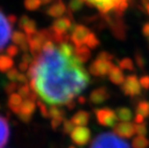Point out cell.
<instances>
[{
    "label": "cell",
    "mask_w": 149,
    "mask_h": 148,
    "mask_svg": "<svg viewBox=\"0 0 149 148\" xmlns=\"http://www.w3.org/2000/svg\"><path fill=\"white\" fill-rule=\"evenodd\" d=\"M30 88L50 105H66L87 88L90 78L83 64L56 46L42 51L27 71Z\"/></svg>",
    "instance_id": "6da1fadb"
},
{
    "label": "cell",
    "mask_w": 149,
    "mask_h": 148,
    "mask_svg": "<svg viewBox=\"0 0 149 148\" xmlns=\"http://www.w3.org/2000/svg\"><path fill=\"white\" fill-rule=\"evenodd\" d=\"M88 6L95 7L103 15L110 14L122 15L127 8L128 0H85Z\"/></svg>",
    "instance_id": "7a4b0ae2"
},
{
    "label": "cell",
    "mask_w": 149,
    "mask_h": 148,
    "mask_svg": "<svg viewBox=\"0 0 149 148\" xmlns=\"http://www.w3.org/2000/svg\"><path fill=\"white\" fill-rule=\"evenodd\" d=\"M90 148H131L125 140H121L115 133H102L91 142Z\"/></svg>",
    "instance_id": "3957f363"
},
{
    "label": "cell",
    "mask_w": 149,
    "mask_h": 148,
    "mask_svg": "<svg viewBox=\"0 0 149 148\" xmlns=\"http://www.w3.org/2000/svg\"><path fill=\"white\" fill-rule=\"evenodd\" d=\"M108 26L110 27L111 31L116 39L125 40L126 37V26L123 19L121 18V15L117 14H110L104 15Z\"/></svg>",
    "instance_id": "277c9868"
},
{
    "label": "cell",
    "mask_w": 149,
    "mask_h": 148,
    "mask_svg": "<svg viewBox=\"0 0 149 148\" xmlns=\"http://www.w3.org/2000/svg\"><path fill=\"white\" fill-rule=\"evenodd\" d=\"M94 114H95L98 123L104 126V127L113 128L118 123L117 122L118 118H117L116 111H113V109L108 108V107L95 109L94 110Z\"/></svg>",
    "instance_id": "5b68a950"
},
{
    "label": "cell",
    "mask_w": 149,
    "mask_h": 148,
    "mask_svg": "<svg viewBox=\"0 0 149 148\" xmlns=\"http://www.w3.org/2000/svg\"><path fill=\"white\" fill-rule=\"evenodd\" d=\"M121 91L126 96L136 97L141 95V86L139 83V79H138L137 75L131 74L126 76L125 81L121 86H120Z\"/></svg>",
    "instance_id": "8992f818"
},
{
    "label": "cell",
    "mask_w": 149,
    "mask_h": 148,
    "mask_svg": "<svg viewBox=\"0 0 149 148\" xmlns=\"http://www.w3.org/2000/svg\"><path fill=\"white\" fill-rule=\"evenodd\" d=\"M112 62L105 61L102 59L96 58L94 61L91 62V64L88 67V71L93 76L95 77H104L106 75H109L111 69L113 67Z\"/></svg>",
    "instance_id": "52a82bcc"
},
{
    "label": "cell",
    "mask_w": 149,
    "mask_h": 148,
    "mask_svg": "<svg viewBox=\"0 0 149 148\" xmlns=\"http://www.w3.org/2000/svg\"><path fill=\"white\" fill-rule=\"evenodd\" d=\"M91 34V31L87 26L82 24H75L70 33V42L75 47L86 45V42Z\"/></svg>",
    "instance_id": "ba28073f"
},
{
    "label": "cell",
    "mask_w": 149,
    "mask_h": 148,
    "mask_svg": "<svg viewBox=\"0 0 149 148\" xmlns=\"http://www.w3.org/2000/svg\"><path fill=\"white\" fill-rule=\"evenodd\" d=\"M71 140L75 145L84 147L91 140V132L87 126H76L70 134Z\"/></svg>",
    "instance_id": "9c48e42d"
},
{
    "label": "cell",
    "mask_w": 149,
    "mask_h": 148,
    "mask_svg": "<svg viewBox=\"0 0 149 148\" xmlns=\"http://www.w3.org/2000/svg\"><path fill=\"white\" fill-rule=\"evenodd\" d=\"M12 26L4 14L0 11V51L4 49L6 44L12 39Z\"/></svg>",
    "instance_id": "30bf717a"
},
{
    "label": "cell",
    "mask_w": 149,
    "mask_h": 148,
    "mask_svg": "<svg viewBox=\"0 0 149 148\" xmlns=\"http://www.w3.org/2000/svg\"><path fill=\"white\" fill-rule=\"evenodd\" d=\"M72 22H73V20L68 17H62L60 18H56L52 23L51 29L54 33L58 35H65L68 34V32L71 33L75 25Z\"/></svg>",
    "instance_id": "8fae6325"
},
{
    "label": "cell",
    "mask_w": 149,
    "mask_h": 148,
    "mask_svg": "<svg viewBox=\"0 0 149 148\" xmlns=\"http://www.w3.org/2000/svg\"><path fill=\"white\" fill-rule=\"evenodd\" d=\"M113 133L121 138H131L135 136L136 125L132 122H118L113 128Z\"/></svg>",
    "instance_id": "7c38bea8"
},
{
    "label": "cell",
    "mask_w": 149,
    "mask_h": 148,
    "mask_svg": "<svg viewBox=\"0 0 149 148\" xmlns=\"http://www.w3.org/2000/svg\"><path fill=\"white\" fill-rule=\"evenodd\" d=\"M111 96L109 90L106 87H99L94 89L90 94V102L93 105H100L109 100Z\"/></svg>",
    "instance_id": "4fadbf2b"
},
{
    "label": "cell",
    "mask_w": 149,
    "mask_h": 148,
    "mask_svg": "<svg viewBox=\"0 0 149 148\" xmlns=\"http://www.w3.org/2000/svg\"><path fill=\"white\" fill-rule=\"evenodd\" d=\"M66 12H68V9H66L65 4L62 0H58L57 2L53 3L50 7L47 8L46 14L51 17L60 18V17H62L65 13Z\"/></svg>",
    "instance_id": "5bb4252c"
},
{
    "label": "cell",
    "mask_w": 149,
    "mask_h": 148,
    "mask_svg": "<svg viewBox=\"0 0 149 148\" xmlns=\"http://www.w3.org/2000/svg\"><path fill=\"white\" fill-rule=\"evenodd\" d=\"M18 26L24 31L26 35H33L37 32V24L36 21L29 18L27 15H22L19 19Z\"/></svg>",
    "instance_id": "9a60e30c"
},
{
    "label": "cell",
    "mask_w": 149,
    "mask_h": 148,
    "mask_svg": "<svg viewBox=\"0 0 149 148\" xmlns=\"http://www.w3.org/2000/svg\"><path fill=\"white\" fill-rule=\"evenodd\" d=\"M125 75L123 73V70L118 65H113V67L111 69L109 73V79L113 84L116 86H121L125 81Z\"/></svg>",
    "instance_id": "2e32d148"
},
{
    "label": "cell",
    "mask_w": 149,
    "mask_h": 148,
    "mask_svg": "<svg viewBox=\"0 0 149 148\" xmlns=\"http://www.w3.org/2000/svg\"><path fill=\"white\" fill-rule=\"evenodd\" d=\"M91 48H88L87 45H82L75 47V57L81 64H85L91 58Z\"/></svg>",
    "instance_id": "e0dca14e"
},
{
    "label": "cell",
    "mask_w": 149,
    "mask_h": 148,
    "mask_svg": "<svg viewBox=\"0 0 149 148\" xmlns=\"http://www.w3.org/2000/svg\"><path fill=\"white\" fill-rule=\"evenodd\" d=\"M91 118L90 113L87 111H78L71 117V121L75 124V126H87Z\"/></svg>",
    "instance_id": "ac0fdd59"
},
{
    "label": "cell",
    "mask_w": 149,
    "mask_h": 148,
    "mask_svg": "<svg viewBox=\"0 0 149 148\" xmlns=\"http://www.w3.org/2000/svg\"><path fill=\"white\" fill-rule=\"evenodd\" d=\"M9 135H10V129L7 120L0 115V148L7 143Z\"/></svg>",
    "instance_id": "d6986e66"
},
{
    "label": "cell",
    "mask_w": 149,
    "mask_h": 148,
    "mask_svg": "<svg viewBox=\"0 0 149 148\" xmlns=\"http://www.w3.org/2000/svg\"><path fill=\"white\" fill-rule=\"evenodd\" d=\"M23 98L19 95L18 93H13L9 97V101L8 105L10 107V109L12 110L15 114H17V115L20 114V105L23 102Z\"/></svg>",
    "instance_id": "ffe728a7"
},
{
    "label": "cell",
    "mask_w": 149,
    "mask_h": 148,
    "mask_svg": "<svg viewBox=\"0 0 149 148\" xmlns=\"http://www.w3.org/2000/svg\"><path fill=\"white\" fill-rule=\"evenodd\" d=\"M117 118L121 122H130L133 119V113L129 108L126 107H118L116 110Z\"/></svg>",
    "instance_id": "44dd1931"
},
{
    "label": "cell",
    "mask_w": 149,
    "mask_h": 148,
    "mask_svg": "<svg viewBox=\"0 0 149 148\" xmlns=\"http://www.w3.org/2000/svg\"><path fill=\"white\" fill-rule=\"evenodd\" d=\"M14 67V61L8 55H0V72L9 71Z\"/></svg>",
    "instance_id": "7402d4cb"
},
{
    "label": "cell",
    "mask_w": 149,
    "mask_h": 148,
    "mask_svg": "<svg viewBox=\"0 0 149 148\" xmlns=\"http://www.w3.org/2000/svg\"><path fill=\"white\" fill-rule=\"evenodd\" d=\"M136 113L141 115L145 118L149 117V101L147 100H139L136 106Z\"/></svg>",
    "instance_id": "603a6c76"
},
{
    "label": "cell",
    "mask_w": 149,
    "mask_h": 148,
    "mask_svg": "<svg viewBox=\"0 0 149 148\" xmlns=\"http://www.w3.org/2000/svg\"><path fill=\"white\" fill-rule=\"evenodd\" d=\"M36 110V102L30 99H24L20 105V113L27 115H32Z\"/></svg>",
    "instance_id": "cb8c5ba5"
},
{
    "label": "cell",
    "mask_w": 149,
    "mask_h": 148,
    "mask_svg": "<svg viewBox=\"0 0 149 148\" xmlns=\"http://www.w3.org/2000/svg\"><path fill=\"white\" fill-rule=\"evenodd\" d=\"M133 148H148L149 140L145 136H137L132 140Z\"/></svg>",
    "instance_id": "d4e9b609"
},
{
    "label": "cell",
    "mask_w": 149,
    "mask_h": 148,
    "mask_svg": "<svg viewBox=\"0 0 149 148\" xmlns=\"http://www.w3.org/2000/svg\"><path fill=\"white\" fill-rule=\"evenodd\" d=\"M49 116L51 118H62L65 119V112L64 109H62L61 107H58L57 105H51L49 108Z\"/></svg>",
    "instance_id": "484cf974"
},
{
    "label": "cell",
    "mask_w": 149,
    "mask_h": 148,
    "mask_svg": "<svg viewBox=\"0 0 149 148\" xmlns=\"http://www.w3.org/2000/svg\"><path fill=\"white\" fill-rule=\"evenodd\" d=\"M118 67L122 70H129L133 71L135 69V65L132 59L130 58H123L118 61Z\"/></svg>",
    "instance_id": "4316f807"
},
{
    "label": "cell",
    "mask_w": 149,
    "mask_h": 148,
    "mask_svg": "<svg viewBox=\"0 0 149 148\" xmlns=\"http://www.w3.org/2000/svg\"><path fill=\"white\" fill-rule=\"evenodd\" d=\"M12 40L15 44L20 45L21 43H23L25 42H27V35H25L24 33L20 32V31H15L12 34Z\"/></svg>",
    "instance_id": "83f0119b"
},
{
    "label": "cell",
    "mask_w": 149,
    "mask_h": 148,
    "mask_svg": "<svg viewBox=\"0 0 149 148\" xmlns=\"http://www.w3.org/2000/svg\"><path fill=\"white\" fill-rule=\"evenodd\" d=\"M86 3L85 0H69L68 3V10L71 13L79 12L83 9V6Z\"/></svg>",
    "instance_id": "f1b7e54d"
},
{
    "label": "cell",
    "mask_w": 149,
    "mask_h": 148,
    "mask_svg": "<svg viewBox=\"0 0 149 148\" xmlns=\"http://www.w3.org/2000/svg\"><path fill=\"white\" fill-rule=\"evenodd\" d=\"M99 44H100V42H99V40L97 39L96 35L91 32V34L90 35V37H88V39L87 40V42H86V45L91 49H95L99 46Z\"/></svg>",
    "instance_id": "f546056e"
},
{
    "label": "cell",
    "mask_w": 149,
    "mask_h": 148,
    "mask_svg": "<svg viewBox=\"0 0 149 148\" xmlns=\"http://www.w3.org/2000/svg\"><path fill=\"white\" fill-rule=\"evenodd\" d=\"M40 5H42V1L40 0H25L24 6L27 10L29 11H36L38 10Z\"/></svg>",
    "instance_id": "4dcf8cb0"
},
{
    "label": "cell",
    "mask_w": 149,
    "mask_h": 148,
    "mask_svg": "<svg viewBox=\"0 0 149 148\" xmlns=\"http://www.w3.org/2000/svg\"><path fill=\"white\" fill-rule=\"evenodd\" d=\"M135 61H136V65L137 67L141 69H144L146 67V60H145L144 56L142 55L141 52H136L135 53Z\"/></svg>",
    "instance_id": "1f68e13d"
},
{
    "label": "cell",
    "mask_w": 149,
    "mask_h": 148,
    "mask_svg": "<svg viewBox=\"0 0 149 148\" xmlns=\"http://www.w3.org/2000/svg\"><path fill=\"white\" fill-rule=\"evenodd\" d=\"M18 94L22 97L23 99H27L29 97L31 93V88L29 85H21L18 87Z\"/></svg>",
    "instance_id": "d6a6232c"
},
{
    "label": "cell",
    "mask_w": 149,
    "mask_h": 148,
    "mask_svg": "<svg viewBox=\"0 0 149 148\" xmlns=\"http://www.w3.org/2000/svg\"><path fill=\"white\" fill-rule=\"evenodd\" d=\"M76 127L75 124L71 121V119H65L63 123V132L64 134H71V132Z\"/></svg>",
    "instance_id": "836d02e7"
},
{
    "label": "cell",
    "mask_w": 149,
    "mask_h": 148,
    "mask_svg": "<svg viewBox=\"0 0 149 148\" xmlns=\"http://www.w3.org/2000/svg\"><path fill=\"white\" fill-rule=\"evenodd\" d=\"M15 90H18V85L17 82L15 81H11L10 83H7L5 85V91L7 94H13L15 93Z\"/></svg>",
    "instance_id": "e575fe53"
},
{
    "label": "cell",
    "mask_w": 149,
    "mask_h": 148,
    "mask_svg": "<svg viewBox=\"0 0 149 148\" xmlns=\"http://www.w3.org/2000/svg\"><path fill=\"white\" fill-rule=\"evenodd\" d=\"M136 125V133L138 134V136H146L148 129H147V124L141 123V124H135Z\"/></svg>",
    "instance_id": "d590c367"
},
{
    "label": "cell",
    "mask_w": 149,
    "mask_h": 148,
    "mask_svg": "<svg viewBox=\"0 0 149 148\" xmlns=\"http://www.w3.org/2000/svg\"><path fill=\"white\" fill-rule=\"evenodd\" d=\"M19 72H18V69L17 68H15V67H13L11 68L10 70H9L7 72V74H6V76H7V78L10 81H15V82H17V78L18 76H19Z\"/></svg>",
    "instance_id": "8d00e7d4"
},
{
    "label": "cell",
    "mask_w": 149,
    "mask_h": 148,
    "mask_svg": "<svg viewBox=\"0 0 149 148\" xmlns=\"http://www.w3.org/2000/svg\"><path fill=\"white\" fill-rule=\"evenodd\" d=\"M37 104H38V106H39L40 114H42V115L43 116V117H50L49 116V109H47L45 104H44L42 101H40V100H38Z\"/></svg>",
    "instance_id": "74e56055"
},
{
    "label": "cell",
    "mask_w": 149,
    "mask_h": 148,
    "mask_svg": "<svg viewBox=\"0 0 149 148\" xmlns=\"http://www.w3.org/2000/svg\"><path fill=\"white\" fill-rule=\"evenodd\" d=\"M98 59H102V60H105V61H110L112 62L113 60V55H112L111 53L107 52V51H101L99 54L97 55Z\"/></svg>",
    "instance_id": "f35d334b"
},
{
    "label": "cell",
    "mask_w": 149,
    "mask_h": 148,
    "mask_svg": "<svg viewBox=\"0 0 149 148\" xmlns=\"http://www.w3.org/2000/svg\"><path fill=\"white\" fill-rule=\"evenodd\" d=\"M6 53H7V55L9 56V57H15V56H17V53H18V48H17V45H10V46H8V48L7 50H6Z\"/></svg>",
    "instance_id": "ab89813d"
},
{
    "label": "cell",
    "mask_w": 149,
    "mask_h": 148,
    "mask_svg": "<svg viewBox=\"0 0 149 148\" xmlns=\"http://www.w3.org/2000/svg\"><path fill=\"white\" fill-rule=\"evenodd\" d=\"M139 83L142 89L148 90H149V75H143L139 78Z\"/></svg>",
    "instance_id": "60d3db41"
},
{
    "label": "cell",
    "mask_w": 149,
    "mask_h": 148,
    "mask_svg": "<svg viewBox=\"0 0 149 148\" xmlns=\"http://www.w3.org/2000/svg\"><path fill=\"white\" fill-rule=\"evenodd\" d=\"M65 119H62V118H52L51 119V127L54 130H57L60 126H61L63 123H64Z\"/></svg>",
    "instance_id": "b9f144b4"
},
{
    "label": "cell",
    "mask_w": 149,
    "mask_h": 148,
    "mask_svg": "<svg viewBox=\"0 0 149 148\" xmlns=\"http://www.w3.org/2000/svg\"><path fill=\"white\" fill-rule=\"evenodd\" d=\"M33 56H31L29 53L26 52V53H24L23 55H22V62H24V63H26V64L28 65H32L33 64V62H34V60H33Z\"/></svg>",
    "instance_id": "7bdbcfd3"
},
{
    "label": "cell",
    "mask_w": 149,
    "mask_h": 148,
    "mask_svg": "<svg viewBox=\"0 0 149 148\" xmlns=\"http://www.w3.org/2000/svg\"><path fill=\"white\" fill-rule=\"evenodd\" d=\"M18 117H19V119L22 122H24V123H28V122L31 120L32 115H27V114H23V113H20V114L18 115Z\"/></svg>",
    "instance_id": "ee69618b"
},
{
    "label": "cell",
    "mask_w": 149,
    "mask_h": 148,
    "mask_svg": "<svg viewBox=\"0 0 149 148\" xmlns=\"http://www.w3.org/2000/svg\"><path fill=\"white\" fill-rule=\"evenodd\" d=\"M141 32H142V35H143L146 39L149 40V22L143 24V26L141 28Z\"/></svg>",
    "instance_id": "f6af8a7d"
},
{
    "label": "cell",
    "mask_w": 149,
    "mask_h": 148,
    "mask_svg": "<svg viewBox=\"0 0 149 148\" xmlns=\"http://www.w3.org/2000/svg\"><path fill=\"white\" fill-rule=\"evenodd\" d=\"M134 120H135V124H141V123H144L145 122V117L144 116H142L141 115L136 114Z\"/></svg>",
    "instance_id": "bcb514c9"
},
{
    "label": "cell",
    "mask_w": 149,
    "mask_h": 148,
    "mask_svg": "<svg viewBox=\"0 0 149 148\" xmlns=\"http://www.w3.org/2000/svg\"><path fill=\"white\" fill-rule=\"evenodd\" d=\"M17 82L22 85H28V77L27 75L24 74H19V76L17 78Z\"/></svg>",
    "instance_id": "7dc6e473"
},
{
    "label": "cell",
    "mask_w": 149,
    "mask_h": 148,
    "mask_svg": "<svg viewBox=\"0 0 149 148\" xmlns=\"http://www.w3.org/2000/svg\"><path fill=\"white\" fill-rule=\"evenodd\" d=\"M30 65H28V64H26V63L21 62L20 64L18 65V69H19V70H20V71H22V72H24V71H28V69H29Z\"/></svg>",
    "instance_id": "c3c4849f"
},
{
    "label": "cell",
    "mask_w": 149,
    "mask_h": 148,
    "mask_svg": "<svg viewBox=\"0 0 149 148\" xmlns=\"http://www.w3.org/2000/svg\"><path fill=\"white\" fill-rule=\"evenodd\" d=\"M7 17H8V20L11 25H14L15 22H17V17H15V15H9Z\"/></svg>",
    "instance_id": "681fc988"
},
{
    "label": "cell",
    "mask_w": 149,
    "mask_h": 148,
    "mask_svg": "<svg viewBox=\"0 0 149 148\" xmlns=\"http://www.w3.org/2000/svg\"><path fill=\"white\" fill-rule=\"evenodd\" d=\"M66 106H68V110H72V109H74L75 107H76V102H75V100H71L70 102H68V104H66Z\"/></svg>",
    "instance_id": "f907efd6"
},
{
    "label": "cell",
    "mask_w": 149,
    "mask_h": 148,
    "mask_svg": "<svg viewBox=\"0 0 149 148\" xmlns=\"http://www.w3.org/2000/svg\"><path fill=\"white\" fill-rule=\"evenodd\" d=\"M142 1H143V4H144L145 12H146L147 15H149V0H142Z\"/></svg>",
    "instance_id": "816d5d0a"
},
{
    "label": "cell",
    "mask_w": 149,
    "mask_h": 148,
    "mask_svg": "<svg viewBox=\"0 0 149 148\" xmlns=\"http://www.w3.org/2000/svg\"><path fill=\"white\" fill-rule=\"evenodd\" d=\"M77 101H78V103H80V104H85L86 102H87V99H86L85 96H79Z\"/></svg>",
    "instance_id": "f5cc1de1"
},
{
    "label": "cell",
    "mask_w": 149,
    "mask_h": 148,
    "mask_svg": "<svg viewBox=\"0 0 149 148\" xmlns=\"http://www.w3.org/2000/svg\"><path fill=\"white\" fill-rule=\"evenodd\" d=\"M42 1V4L43 5H46V4H48V3H50L52 1V0H40Z\"/></svg>",
    "instance_id": "db71d44e"
},
{
    "label": "cell",
    "mask_w": 149,
    "mask_h": 148,
    "mask_svg": "<svg viewBox=\"0 0 149 148\" xmlns=\"http://www.w3.org/2000/svg\"><path fill=\"white\" fill-rule=\"evenodd\" d=\"M68 148H76V147H75L74 145H71V146H69Z\"/></svg>",
    "instance_id": "11a10c76"
}]
</instances>
